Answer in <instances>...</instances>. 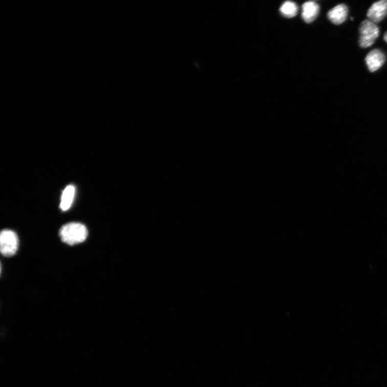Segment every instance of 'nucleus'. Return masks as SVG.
<instances>
[{"mask_svg":"<svg viewBox=\"0 0 387 387\" xmlns=\"http://www.w3.org/2000/svg\"><path fill=\"white\" fill-rule=\"evenodd\" d=\"M89 232L85 226L77 222L62 226L59 231L63 242L70 245L81 243L88 238Z\"/></svg>","mask_w":387,"mask_h":387,"instance_id":"obj_1","label":"nucleus"},{"mask_svg":"<svg viewBox=\"0 0 387 387\" xmlns=\"http://www.w3.org/2000/svg\"><path fill=\"white\" fill-rule=\"evenodd\" d=\"M379 34V28L375 24L369 19L363 20L359 27L360 47L368 48L372 46Z\"/></svg>","mask_w":387,"mask_h":387,"instance_id":"obj_2","label":"nucleus"},{"mask_svg":"<svg viewBox=\"0 0 387 387\" xmlns=\"http://www.w3.org/2000/svg\"><path fill=\"white\" fill-rule=\"evenodd\" d=\"M18 247V239L13 231L4 230L0 234V250L5 256H12L16 254Z\"/></svg>","mask_w":387,"mask_h":387,"instance_id":"obj_3","label":"nucleus"},{"mask_svg":"<svg viewBox=\"0 0 387 387\" xmlns=\"http://www.w3.org/2000/svg\"><path fill=\"white\" fill-rule=\"evenodd\" d=\"M385 60L384 53L378 49L370 51L365 58L368 68L371 72L379 70L383 66Z\"/></svg>","mask_w":387,"mask_h":387,"instance_id":"obj_4","label":"nucleus"},{"mask_svg":"<svg viewBox=\"0 0 387 387\" xmlns=\"http://www.w3.org/2000/svg\"><path fill=\"white\" fill-rule=\"evenodd\" d=\"M387 16V1H381L374 3L369 9L367 16L369 20L374 24L380 23Z\"/></svg>","mask_w":387,"mask_h":387,"instance_id":"obj_5","label":"nucleus"},{"mask_svg":"<svg viewBox=\"0 0 387 387\" xmlns=\"http://www.w3.org/2000/svg\"><path fill=\"white\" fill-rule=\"evenodd\" d=\"M349 9L345 4H339L332 8L328 13V17L335 25L345 23L348 18Z\"/></svg>","mask_w":387,"mask_h":387,"instance_id":"obj_6","label":"nucleus"},{"mask_svg":"<svg viewBox=\"0 0 387 387\" xmlns=\"http://www.w3.org/2000/svg\"><path fill=\"white\" fill-rule=\"evenodd\" d=\"M319 7L314 2L305 3L303 6L302 17L306 23L310 24L318 16Z\"/></svg>","mask_w":387,"mask_h":387,"instance_id":"obj_7","label":"nucleus"},{"mask_svg":"<svg viewBox=\"0 0 387 387\" xmlns=\"http://www.w3.org/2000/svg\"><path fill=\"white\" fill-rule=\"evenodd\" d=\"M75 195V187L69 185L64 189L61 198L60 208L61 210H68L72 206Z\"/></svg>","mask_w":387,"mask_h":387,"instance_id":"obj_8","label":"nucleus"},{"mask_svg":"<svg viewBox=\"0 0 387 387\" xmlns=\"http://www.w3.org/2000/svg\"><path fill=\"white\" fill-rule=\"evenodd\" d=\"M280 10L285 17L291 18L295 16L297 14L298 7L293 2H286L282 6Z\"/></svg>","mask_w":387,"mask_h":387,"instance_id":"obj_9","label":"nucleus"},{"mask_svg":"<svg viewBox=\"0 0 387 387\" xmlns=\"http://www.w3.org/2000/svg\"><path fill=\"white\" fill-rule=\"evenodd\" d=\"M384 40L387 43V31L385 32L383 36Z\"/></svg>","mask_w":387,"mask_h":387,"instance_id":"obj_10","label":"nucleus"}]
</instances>
